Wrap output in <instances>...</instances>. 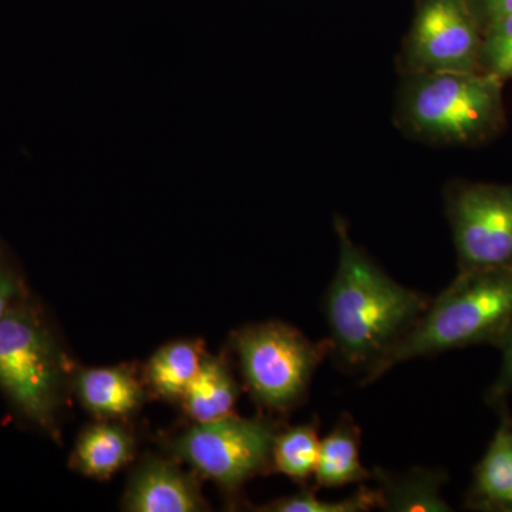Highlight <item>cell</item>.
Returning <instances> with one entry per match:
<instances>
[{
  "label": "cell",
  "mask_w": 512,
  "mask_h": 512,
  "mask_svg": "<svg viewBox=\"0 0 512 512\" xmlns=\"http://www.w3.org/2000/svg\"><path fill=\"white\" fill-rule=\"evenodd\" d=\"M478 25L485 26L512 13V0H468Z\"/></svg>",
  "instance_id": "22"
},
{
  "label": "cell",
  "mask_w": 512,
  "mask_h": 512,
  "mask_svg": "<svg viewBox=\"0 0 512 512\" xmlns=\"http://www.w3.org/2000/svg\"><path fill=\"white\" fill-rule=\"evenodd\" d=\"M512 325V264L463 269L396 345L367 372L376 382L400 363L448 350L493 345Z\"/></svg>",
  "instance_id": "2"
},
{
  "label": "cell",
  "mask_w": 512,
  "mask_h": 512,
  "mask_svg": "<svg viewBox=\"0 0 512 512\" xmlns=\"http://www.w3.org/2000/svg\"><path fill=\"white\" fill-rule=\"evenodd\" d=\"M207 508L200 485L173 461L151 458L136 471L124 497L131 512H197Z\"/></svg>",
  "instance_id": "9"
},
{
  "label": "cell",
  "mask_w": 512,
  "mask_h": 512,
  "mask_svg": "<svg viewBox=\"0 0 512 512\" xmlns=\"http://www.w3.org/2000/svg\"><path fill=\"white\" fill-rule=\"evenodd\" d=\"M511 421H512V419H511Z\"/></svg>",
  "instance_id": "24"
},
{
  "label": "cell",
  "mask_w": 512,
  "mask_h": 512,
  "mask_svg": "<svg viewBox=\"0 0 512 512\" xmlns=\"http://www.w3.org/2000/svg\"><path fill=\"white\" fill-rule=\"evenodd\" d=\"M382 508V495L379 490L362 487L357 488L355 494L340 501L319 500L315 490L301 491V493L279 498L271 504L259 508V511L269 512H366Z\"/></svg>",
  "instance_id": "18"
},
{
  "label": "cell",
  "mask_w": 512,
  "mask_h": 512,
  "mask_svg": "<svg viewBox=\"0 0 512 512\" xmlns=\"http://www.w3.org/2000/svg\"><path fill=\"white\" fill-rule=\"evenodd\" d=\"M447 217L460 271L512 264V185H457Z\"/></svg>",
  "instance_id": "8"
},
{
  "label": "cell",
  "mask_w": 512,
  "mask_h": 512,
  "mask_svg": "<svg viewBox=\"0 0 512 512\" xmlns=\"http://www.w3.org/2000/svg\"><path fill=\"white\" fill-rule=\"evenodd\" d=\"M279 431L275 421L231 414L195 424L171 443V453L232 493L272 466Z\"/></svg>",
  "instance_id": "6"
},
{
  "label": "cell",
  "mask_w": 512,
  "mask_h": 512,
  "mask_svg": "<svg viewBox=\"0 0 512 512\" xmlns=\"http://www.w3.org/2000/svg\"><path fill=\"white\" fill-rule=\"evenodd\" d=\"M373 471L366 470L360 461V429L352 416L343 414L335 429L320 440L319 461L316 467L315 490L338 488L372 480Z\"/></svg>",
  "instance_id": "11"
},
{
  "label": "cell",
  "mask_w": 512,
  "mask_h": 512,
  "mask_svg": "<svg viewBox=\"0 0 512 512\" xmlns=\"http://www.w3.org/2000/svg\"><path fill=\"white\" fill-rule=\"evenodd\" d=\"M473 498L478 507L512 511V456L504 423L495 433L487 453L477 466Z\"/></svg>",
  "instance_id": "16"
},
{
  "label": "cell",
  "mask_w": 512,
  "mask_h": 512,
  "mask_svg": "<svg viewBox=\"0 0 512 512\" xmlns=\"http://www.w3.org/2000/svg\"><path fill=\"white\" fill-rule=\"evenodd\" d=\"M234 348L252 397L275 413L289 412L305 399L316 369L332 353L329 339L312 342L278 320L238 330Z\"/></svg>",
  "instance_id": "5"
},
{
  "label": "cell",
  "mask_w": 512,
  "mask_h": 512,
  "mask_svg": "<svg viewBox=\"0 0 512 512\" xmlns=\"http://www.w3.org/2000/svg\"><path fill=\"white\" fill-rule=\"evenodd\" d=\"M238 394V384L228 363L222 357L204 355L181 402L191 419L207 423L234 414Z\"/></svg>",
  "instance_id": "14"
},
{
  "label": "cell",
  "mask_w": 512,
  "mask_h": 512,
  "mask_svg": "<svg viewBox=\"0 0 512 512\" xmlns=\"http://www.w3.org/2000/svg\"><path fill=\"white\" fill-rule=\"evenodd\" d=\"M134 437L117 423L94 424L80 434L72 464L84 476L106 480L133 460Z\"/></svg>",
  "instance_id": "13"
},
{
  "label": "cell",
  "mask_w": 512,
  "mask_h": 512,
  "mask_svg": "<svg viewBox=\"0 0 512 512\" xmlns=\"http://www.w3.org/2000/svg\"><path fill=\"white\" fill-rule=\"evenodd\" d=\"M503 80L485 72L406 74L400 127L433 144L477 143L504 123Z\"/></svg>",
  "instance_id": "3"
},
{
  "label": "cell",
  "mask_w": 512,
  "mask_h": 512,
  "mask_svg": "<svg viewBox=\"0 0 512 512\" xmlns=\"http://www.w3.org/2000/svg\"><path fill=\"white\" fill-rule=\"evenodd\" d=\"M62 352L30 298L0 318V390L30 424L55 433L64 387Z\"/></svg>",
  "instance_id": "4"
},
{
  "label": "cell",
  "mask_w": 512,
  "mask_h": 512,
  "mask_svg": "<svg viewBox=\"0 0 512 512\" xmlns=\"http://www.w3.org/2000/svg\"><path fill=\"white\" fill-rule=\"evenodd\" d=\"M481 43L468 0H417L403 47L404 72H481Z\"/></svg>",
  "instance_id": "7"
},
{
  "label": "cell",
  "mask_w": 512,
  "mask_h": 512,
  "mask_svg": "<svg viewBox=\"0 0 512 512\" xmlns=\"http://www.w3.org/2000/svg\"><path fill=\"white\" fill-rule=\"evenodd\" d=\"M373 478L379 483L382 510L389 512H447L441 488L446 483L443 471L413 468L403 474H393L376 468Z\"/></svg>",
  "instance_id": "12"
},
{
  "label": "cell",
  "mask_w": 512,
  "mask_h": 512,
  "mask_svg": "<svg viewBox=\"0 0 512 512\" xmlns=\"http://www.w3.org/2000/svg\"><path fill=\"white\" fill-rule=\"evenodd\" d=\"M480 64L481 72L512 79V13L485 26Z\"/></svg>",
  "instance_id": "19"
},
{
  "label": "cell",
  "mask_w": 512,
  "mask_h": 512,
  "mask_svg": "<svg viewBox=\"0 0 512 512\" xmlns=\"http://www.w3.org/2000/svg\"><path fill=\"white\" fill-rule=\"evenodd\" d=\"M498 348L503 352V365L487 392V402L491 406H504L505 399L512 393V325L505 332Z\"/></svg>",
  "instance_id": "20"
},
{
  "label": "cell",
  "mask_w": 512,
  "mask_h": 512,
  "mask_svg": "<svg viewBox=\"0 0 512 512\" xmlns=\"http://www.w3.org/2000/svg\"><path fill=\"white\" fill-rule=\"evenodd\" d=\"M503 423L505 426V434H507L508 450H510L512 456V421L507 412L503 414Z\"/></svg>",
  "instance_id": "23"
},
{
  "label": "cell",
  "mask_w": 512,
  "mask_h": 512,
  "mask_svg": "<svg viewBox=\"0 0 512 512\" xmlns=\"http://www.w3.org/2000/svg\"><path fill=\"white\" fill-rule=\"evenodd\" d=\"M320 439L316 424H302L279 431L272 450V467L299 484L315 477Z\"/></svg>",
  "instance_id": "17"
},
{
  "label": "cell",
  "mask_w": 512,
  "mask_h": 512,
  "mask_svg": "<svg viewBox=\"0 0 512 512\" xmlns=\"http://www.w3.org/2000/svg\"><path fill=\"white\" fill-rule=\"evenodd\" d=\"M339 262L325 299L330 348L342 365L369 372L429 308L423 293L397 284L336 218Z\"/></svg>",
  "instance_id": "1"
},
{
  "label": "cell",
  "mask_w": 512,
  "mask_h": 512,
  "mask_svg": "<svg viewBox=\"0 0 512 512\" xmlns=\"http://www.w3.org/2000/svg\"><path fill=\"white\" fill-rule=\"evenodd\" d=\"M200 343L178 340L158 349L148 362L146 380L165 400H181L202 362Z\"/></svg>",
  "instance_id": "15"
},
{
  "label": "cell",
  "mask_w": 512,
  "mask_h": 512,
  "mask_svg": "<svg viewBox=\"0 0 512 512\" xmlns=\"http://www.w3.org/2000/svg\"><path fill=\"white\" fill-rule=\"evenodd\" d=\"M80 402L101 419H124L144 400L143 384L127 367L84 369L73 380Z\"/></svg>",
  "instance_id": "10"
},
{
  "label": "cell",
  "mask_w": 512,
  "mask_h": 512,
  "mask_svg": "<svg viewBox=\"0 0 512 512\" xmlns=\"http://www.w3.org/2000/svg\"><path fill=\"white\" fill-rule=\"evenodd\" d=\"M28 298L22 278L0 254V318Z\"/></svg>",
  "instance_id": "21"
}]
</instances>
